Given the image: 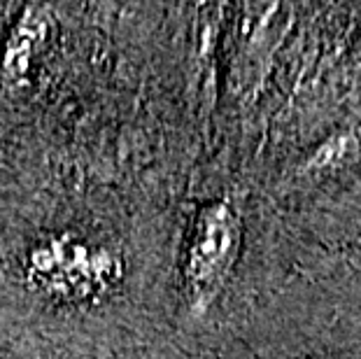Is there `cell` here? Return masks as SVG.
Returning <instances> with one entry per match:
<instances>
[{
    "label": "cell",
    "instance_id": "obj_1",
    "mask_svg": "<svg viewBox=\"0 0 361 359\" xmlns=\"http://www.w3.org/2000/svg\"><path fill=\"white\" fill-rule=\"evenodd\" d=\"M243 224L228 201H210L196 212L184 252V292L196 312L210 308L240 257Z\"/></svg>",
    "mask_w": 361,
    "mask_h": 359
},
{
    "label": "cell",
    "instance_id": "obj_2",
    "mask_svg": "<svg viewBox=\"0 0 361 359\" xmlns=\"http://www.w3.org/2000/svg\"><path fill=\"white\" fill-rule=\"evenodd\" d=\"M28 273L44 287V292L84 299L110 285L117 278L119 266L110 252L89 248L73 238H56L30 252Z\"/></svg>",
    "mask_w": 361,
    "mask_h": 359
},
{
    "label": "cell",
    "instance_id": "obj_3",
    "mask_svg": "<svg viewBox=\"0 0 361 359\" xmlns=\"http://www.w3.org/2000/svg\"><path fill=\"white\" fill-rule=\"evenodd\" d=\"M49 14L42 7H26L21 19L14 26L10 40H7L3 54V73L7 78H21L28 73L33 59L40 54V49L47 42L49 35Z\"/></svg>",
    "mask_w": 361,
    "mask_h": 359
},
{
    "label": "cell",
    "instance_id": "obj_4",
    "mask_svg": "<svg viewBox=\"0 0 361 359\" xmlns=\"http://www.w3.org/2000/svg\"><path fill=\"white\" fill-rule=\"evenodd\" d=\"M352 138H334L331 142H326L324 147L317 152V159H322L319 164H336L341 162V157H345V152L350 147Z\"/></svg>",
    "mask_w": 361,
    "mask_h": 359
}]
</instances>
